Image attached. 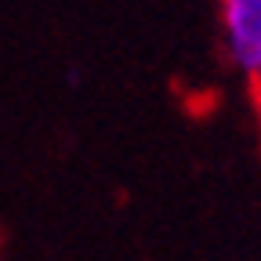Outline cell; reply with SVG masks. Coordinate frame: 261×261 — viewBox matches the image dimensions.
Listing matches in <instances>:
<instances>
[{
	"mask_svg": "<svg viewBox=\"0 0 261 261\" xmlns=\"http://www.w3.org/2000/svg\"><path fill=\"white\" fill-rule=\"evenodd\" d=\"M221 40L240 73H261V0H221Z\"/></svg>",
	"mask_w": 261,
	"mask_h": 261,
	"instance_id": "obj_1",
	"label": "cell"
},
{
	"mask_svg": "<svg viewBox=\"0 0 261 261\" xmlns=\"http://www.w3.org/2000/svg\"><path fill=\"white\" fill-rule=\"evenodd\" d=\"M250 91H254V106H257V116H261V73L250 76Z\"/></svg>",
	"mask_w": 261,
	"mask_h": 261,
	"instance_id": "obj_2",
	"label": "cell"
}]
</instances>
